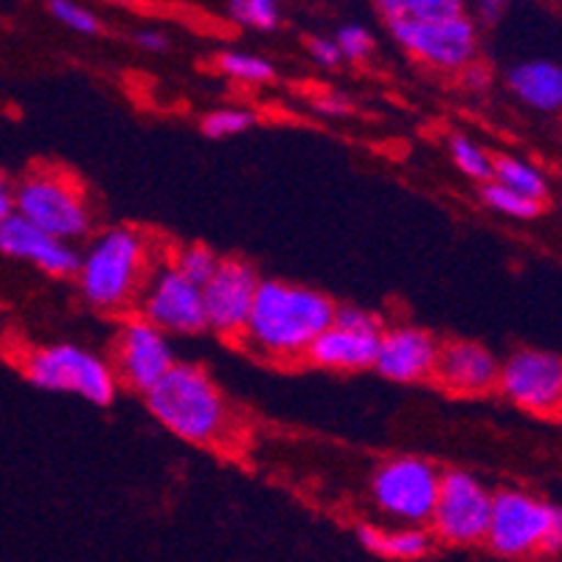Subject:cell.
Here are the masks:
<instances>
[{"instance_id":"cell-29","label":"cell","mask_w":562,"mask_h":562,"mask_svg":"<svg viewBox=\"0 0 562 562\" xmlns=\"http://www.w3.org/2000/svg\"><path fill=\"white\" fill-rule=\"evenodd\" d=\"M335 43L340 48V57L351 59V63H360L371 54L374 48V37L369 34V29L358 26V23H349V26H340L335 34Z\"/></svg>"},{"instance_id":"cell-16","label":"cell","mask_w":562,"mask_h":562,"mask_svg":"<svg viewBox=\"0 0 562 562\" xmlns=\"http://www.w3.org/2000/svg\"><path fill=\"white\" fill-rule=\"evenodd\" d=\"M0 254L32 265L48 276H57V279L77 276L79 268V254L74 250V245L45 234L20 214H12L0 223Z\"/></svg>"},{"instance_id":"cell-35","label":"cell","mask_w":562,"mask_h":562,"mask_svg":"<svg viewBox=\"0 0 562 562\" xmlns=\"http://www.w3.org/2000/svg\"><path fill=\"white\" fill-rule=\"evenodd\" d=\"M506 7H509V0H479V12L484 20H495Z\"/></svg>"},{"instance_id":"cell-1","label":"cell","mask_w":562,"mask_h":562,"mask_svg":"<svg viewBox=\"0 0 562 562\" xmlns=\"http://www.w3.org/2000/svg\"><path fill=\"white\" fill-rule=\"evenodd\" d=\"M333 315L335 304L318 290L265 279L239 340L262 358L293 363L307 358V349L333 324Z\"/></svg>"},{"instance_id":"cell-13","label":"cell","mask_w":562,"mask_h":562,"mask_svg":"<svg viewBox=\"0 0 562 562\" xmlns=\"http://www.w3.org/2000/svg\"><path fill=\"white\" fill-rule=\"evenodd\" d=\"M175 363L178 360L169 346V335H164L158 326L147 324L138 315L124 321L113 344V371L119 383L138 394H147L153 385L167 378Z\"/></svg>"},{"instance_id":"cell-34","label":"cell","mask_w":562,"mask_h":562,"mask_svg":"<svg viewBox=\"0 0 562 562\" xmlns=\"http://www.w3.org/2000/svg\"><path fill=\"white\" fill-rule=\"evenodd\" d=\"M461 77H464L467 88H473V90L486 88V82H490V74H486L479 63H470L467 68H461Z\"/></svg>"},{"instance_id":"cell-26","label":"cell","mask_w":562,"mask_h":562,"mask_svg":"<svg viewBox=\"0 0 562 562\" xmlns=\"http://www.w3.org/2000/svg\"><path fill=\"white\" fill-rule=\"evenodd\" d=\"M256 124V115L245 108H220L209 113L200 122V130L209 138H234V135L248 133Z\"/></svg>"},{"instance_id":"cell-15","label":"cell","mask_w":562,"mask_h":562,"mask_svg":"<svg viewBox=\"0 0 562 562\" xmlns=\"http://www.w3.org/2000/svg\"><path fill=\"white\" fill-rule=\"evenodd\" d=\"M439 344L419 326H391L383 329L378 358L371 369L391 383H425L434 380Z\"/></svg>"},{"instance_id":"cell-36","label":"cell","mask_w":562,"mask_h":562,"mask_svg":"<svg viewBox=\"0 0 562 562\" xmlns=\"http://www.w3.org/2000/svg\"><path fill=\"white\" fill-rule=\"evenodd\" d=\"M318 108L324 110V113H333V115H340V113H346V110H349V104H346V99H340V97H333V93H329V97H324L318 102Z\"/></svg>"},{"instance_id":"cell-31","label":"cell","mask_w":562,"mask_h":562,"mask_svg":"<svg viewBox=\"0 0 562 562\" xmlns=\"http://www.w3.org/2000/svg\"><path fill=\"white\" fill-rule=\"evenodd\" d=\"M557 554H562V506L554 504V512H551L549 537H546L543 557H557Z\"/></svg>"},{"instance_id":"cell-19","label":"cell","mask_w":562,"mask_h":562,"mask_svg":"<svg viewBox=\"0 0 562 562\" xmlns=\"http://www.w3.org/2000/svg\"><path fill=\"white\" fill-rule=\"evenodd\" d=\"M360 543L371 554L385 557V560H422L430 554L434 537L419 526H403V529H378V526H360L358 529Z\"/></svg>"},{"instance_id":"cell-12","label":"cell","mask_w":562,"mask_h":562,"mask_svg":"<svg viewBox=\"0 0 562 562\" xmlns=\"http://www.w3.org/2000/svg\"><path fill=\"white\" fill-rule=\"evenodd\" d=\"M135 304L138 318L158 326L164 335H198L209 329L203 288L180 276L172 265H160L149 273Z\"/></svg>"},{"instance_id":"cell-6","label":"cell","mask_w":562,"mask_h":562,"mask_svg":"<svg viewBox=\"0 0 562 562\" xmlns=\"http://www.w3.org/2000/svg\"><path fill=\"white\" fill-rule=\"evenodd\" d=\"M441 473L430 461L400 456L389 459L371 475V498L378 509L403 526L428 524L439 498Z\"/></svg>"},{"instance_id":"cell-3","label":"cell","mask_w":562,"mask_h":562,"mask_svg":"<svg viewBox=\"0 0 562 562\" xmlns=\"http://www.w3.org/2000/svg\"><path fill=\"white\" fill-rule=\"evenodd\" d=\"M144 400L149 414L189 445L214 448L231 434V408L223 391L198 366L175 363Z\"/></svg>"},{"instance_id":"cell-23","label":"cell","mask_w":562,"mask_h":562,"mask_svg":"<svg viewBox=\"0 0 562 562\" xmlns=\"http://www.w3.org/2000/svg\"><path fill=\"white\" fill-rule=\"evenodd\" d=\"M450 158H453L456 169H459L461 175H467L470 180H479V183H490L492 180L495 158H492L481 144H475L473 138L453 135V138H450Z\"/></svg>"},{"instance_id":"cell-32","label":"cell","mask_w":562,"mask_h":562,"mask_svg":"<svg viewBox=\"0 0 562 562\" xmlns=\"http://www.w3.org/2000/svg\"><path fill=\"white\" fill-rule=\"evenodd\" d=\"M135 45L149 54H164L169 48V40L167 34L155 32V29H144V32L135 34Z\"/></svg>"},{"instance_id":"cell-9","label":"cell","mask_w":562,"mask_h":562,"mask_svg":"<svg viewBox=\"0 0 562 562\" xmlns=\"http://www.w3.org/2000/svg\"><path fill=\"white\" fill-rule=\"evenodd\" d=\"M498 389L520 411L543 419H562V358L554 351H512L501 363Z\"/></svg>"},{"instance_id":"cell-5","label":"cell","mask_w":562,"mask_h":562,"mask_svg":"<svg viewBox=\"0 0 562 562\" xmlns=\"http://www.w3.org/2000/svg\"><path fill=\"white\" fill-rule=\"evenodd\" d=\"M23 374L34 389L54 394H77L90 405H110L119 391V378L113 366L93 351L74 344L40 346L29 351Z\"/></svg>"},{"instance_id":"cell-8","label":"cell","mask_w":562,"mask_h":562,"mask_svg":"<svg viewBox=\"0 0 562 562\" xmlns=\"http://www.w3.org/2000/svg\"><path fill=\"white\" fill-rule=\"evenodd\" d=\"M391 34L403 52L436 70H461L475 63L479 32L467 14L436 20H391Z\"/></svg>"},{"instance_id":"cell-33","label":"cell","mask_w":562,"mask_h":562,"mask_svg":"<svg viewBox=\"0 0 562 562\" xmlns=\"http://www.w3.org/2000/svg\"><path fill=\"white\" fill-rule=\"evenodd\" d=\"M14 214V186L0 172V223Z\"/></svg>"},{"instance_id":"cell-20","label":"cell","mask_w":562,"mask_h":562,"mask_svg":"<svg viewBox=\"0 0 562 562\" xmlns=\"http://www.w3.org/2000/svg\"><path fill=\"white\" fill-rule=\"evenodd\" d=\"M492 180L512 192L524 194V198L537 200V203H543L549 198V183L540 175V169H535L529 160L512 158V155H504V158H495V167H492Z\"/></svg>"},{"instance_id":"cell-24","label":"cell","mask_w":562,"mask_h":562,"mask_svg":"<svg viewBox=\"0 0 562 562\" xmlns=\"http://www.w3.org/2000/svg\"><path fill=\"white\" fill-rule=\"evenodd\" d=\"M481 200H484L492 211H498V214H504V217H512V220H535L540 217V211H543V203H537V200H529L524 198V194L512 192V189L495 183V180L481 183Z\"/></svg>"},{"instance_id":"cell-27","label":"cell","mask_w":562,"mask_h":562,"mask_svg":"<svg viewBox=\"0 0 562 562\" xmlns=\"http://www.w3.org/2000/svg\"><path fill=\"white\" fill-rule=\"evenodd\" d=\"M228 14L237 23L259 32L279 26V3L276 0H228Z\"/></svg>"},{"instance_id":"cell-10","label":"cell","mask_w":562,"mask_h":562,"mask_svg":"<svg viewBox=\"0 0 562 562\" xmlns=\"http://www.w3.org/2000/svg\"><path fill=\"white\" fill-rule=\"evenodd\" d=\"M492 515V492L475 475L450 470L439 481L430 524L439 540L450 546H479L486 540Z\"/></svg>"},{"instance_id":"cell-11","label":"cell","mask_w":562,"mask_h":562,"mask_svg":"<svg viewBox=\"0 0 562 562\" xmlns=\"http://www.w3.org/2000/svg\"><path fill=\"white\" fill-rule=\"evenodd\" d=\"M383 324L360 307H335L333 324L313 340L307 363L326 371H366L378 358Z\"/></svg>"},{"instance_id":"cell-2","label":"cell","mask_w":562,"mask_h":562,"mask_svg":"<svg viewBox=\"0 0 562 562\" xmlns=\"http://www.w3.org/2000/svg\"><path fill=\"white\" fill-rule=\"evenodd\" d=\"M153 270L149 239L140 231L115 225L102 231L79 256V293L93 310L122 313L138 301Z\"/></svg>"},{"instance_id":"cell-28","label":"cell","mask_w":562,"mask_h":562,"mask_svg":"<svg viewBox=\"0 0 562 562\" xmlns=\"http://www.w3.org/2000/svg\"><path fill=\"white\" fill-rule=\"evenodd\" d=\"M48 12H52V18L59 20L65 29L85 34V37H93V34L102 32V20L90 12V9L79 7L77 0H48Z\"/></svg>"},{"instance_id":"cell-21","label":"cell","mask_w":562,"mask_h":562,"mask_svg":"<svg viewBox=\"0 0 562 562\" xmlns=\"http://www.w3.org/2000/svg\"><path fill=\"white\" fill-rule=\"evenodd\" d=\"M385 20H436L464 14V0H374Z\"/></svg>"},{"instance_id":"cell-14","label":"cell","mask_w":562,"mask_h":562,"mask_svg":"<svg viewBox=\"0 0 562 562\" xmlns=\"http://www.w3.org/2000/svg\"><path fill=\"white\" fill-rule=\"evenodd\" d=\"M259 281L262 279L254 270V265L243 262V259H220V268L203 284V307L209 329L228 340L243 338Z\"/></svg>"},{"instance_id":"cell-30","label":"cell","mask_w":562,"mask_h":562,"mask_svg":"<svg viewBox=\"0 0 562 562\" xmlns=\"http://www.w3.org/2000/svg\"><path fill=\"white\" fill-rule=\"evenodd\" d=\"M307 52L310 57L315 59L318 65H324V68H335V65L344 63V57H340V48L338 43H335V37H310L307 40Z\"/></svg>"},{"instance_id":"cell-17","label":"cell","mask_w":562,"mask_h":562,"mask_svg":"<svg viewBox=\"0 0 562 562\" xmlns=\"http://www.w3.org/2000/svg\"><path fill=\"white\" fill-rule=\"evenodd\" d=\"M501 363L486 346L475 340H448L439 344L434 380L450 394L479 396L498 389Z\"/></svg>"},{"instance_id":"cell-7","label":"cell","mask_w":562,"mask_h":562,"mask_svg":"<svg viewBox=\"0 0 562 562\" xmlns=\"http://www.w3.org/2000/svg\"><path fill=\"white\" fill-rule=\"evenodd\" d=\"M554 504L540 501L529 492L504 490L492 495V515L486 540L492 551L509 560H529L543 554Z\"/></svg>"},{"instance_id":"cell-4","label":"cell","mask_w":562,"mask_h":562,"mask_svg":"<svg viewBox=\"0 0 562 562\" xmlns=\"http://www.w3.org/2000/svg\"><path fill=\"white\" fill-rule=\"evenodd\" d=\"M14 214L40 231L74 243L93 228V211L77 178L63 169H34L14 186Z\"/></svg>"},{"instance_id":"cell-22","label":"cell","mask_w":562,"mask_h":562,"mask_svg":"<svg viewBox=\"0 0 562 562\" xmlns=\"http://www.w3.org/2000/svg\"><path fill=\"white\" fill-rule=\"evenodd\" d=\"M217 68L220 74H225L234 82H245V85H265L273 79V65L268 63L259 54H248V52H223L217 54Z\"/></svg>"},{"instance_id":"cell-18","label":"cell","mask_w":562,"mask_h":562,"mask_svg":"<svg viewBox=\"0 0 562 562\" xmlns=\"http://www.w3.org/2000/svg\"><path fill=\"white\" fill-rule=\"evenodd\" d=\"M512 93L537 113H562V68L549 59H529L509 70Z\"/></svg>"},{"instance_id":"cell-25","label":"cell","mask_w":562,"mask_h":562,"mask_svg":"<svg viewBox=\"0 0 562 562\" xmlns=\"http://www.w3.org/2000/svg\"><path fill=\"white\" fill-rule=\"evenodd\" d=\"M172 268L189 281H194L198 288H203L205 281L214 276V270L220 268V256L205 245H186L175 254Z\"/></svg>"}]
</instances>
